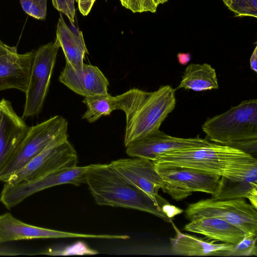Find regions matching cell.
Segmentation results:
<instances>
[{
  "mask_svg": "<svg viewBox=\"0 0 257 257\" xmlns=\"http://www.w3.org/2000/svg\"><path fill=\"white\" fill-rule=\"evenodd\" d=\"M153 162L156 168H191L234 180L257 183L255 157L240 149L214 143L168 152Z\"/></svg>",
  "mask_w": 257,
  "mask_h": 257,
  "instance_id": "6da1fadb",
  "label": "cell"
},
{
  "mask_svg": "<svg viewBox=\"0 0 257 257\" xmlns=\"http://www.w3.org/2000/svg\"><path fill=\"white\" fill-rule=\"evenodd\" d=\"M117 110L125 115L124 144L157 131L175 108V89L170 85L161 86L153 92L134 88L117 95Z\"/></svg>",
  "mask_w": 257,
  "mask_h": 257,
  "instance_id": "7a4b0ae2",
  "label": "cell"
},
{
  "mask_svg": "<svg viewBox=\"0 0 257 257\" xmlns=\"http://www.w3.org/2000/svg\"><path fill=\"white\" fill-rule=\"evenodd\" d=\"M86 184L96 203L99 205L138 210L154 215L168 223L173 222V218L164 211V205L156 204L109 164H101L89 172Z\"/></svg>",
  "mask_w": 257,
  "mask_h": 257,
  "instance_id": "3957f363",
  "label": "cell"
},
{
  "mask_svg": "<svg viewBox=\"0 0 257 257\" xmlns=\"http://www.w3.org/2000/svg\"><path fill=\"white\" fill-rule=\"evenodd\" d=\"M202 130L210 141L253 156L257 151V100L242 101L227 111L208 118L202 125Z\"/></svg>",
  "mask_w": 257,
  "mask_h": 257,
  "instance_id": "277c9868",
  "label": "cell"
},
{
  "mask_svg": "<svg viewBox=\"0 0 257 257\" xmlns=\"http://www.w3.org/2000/svg\"><path fill=\"white\" fill-rule=\"evenodd\" d=\"M68 122L60 115L30 127L10 160L0 171V182L20 169L52 143L68 139Z\"/></svg>",
  "mask_w": 257,
  "mask_h": 257,
  "instance_id": "5b68a950",
  "label": "cell"
},
{
  "mask_svg": "<svg viewBox=\"0 0 257 257\" xmlns=\"http://www.w3.org/2000/svg\"><path fill=\"white\" fill-rule=\"evenodd\" d=\"M101 165L91 164L62 168L16 184L5 183L0 194V201L10 210L28 197L43 190L66 184L80 185L86 183L89 172Z\"/></svg>",
  "mask_w": 257,
  "mask_h": 257,
  "instance_id": "8992f818",
  "label": "cell"
},
{
  "mask_svg": "<svg viewBox=\"0 0 257 257\" xmlns=\"http://www.w3.org/2000/svg\"><path fill=\"white\" fill-rule=\"evenodd\" d=\"M60 47L56 39L40 47L35 52L32 64L22 117L37 115L47 96L51 76Z\"/></svg>",
  "mask_w": 257,
  "mask_h": 257,
  "instance_id": "52a82bcc",
  "label": "cell"
},
{
  "mask_svg": "<svg viewBox=\"0 0 257 257\" xmlns=\"http://www.w3.org/2000/svg\"><path fill=\"white\" fill-rule=\"evenodd\" d=\"M256 209L245 198L219 200L211 198L189 204L185 216L190 221L200 216L218 218L238 227L246 234H257Z\"/></svg>",
  "mask_w": 257,
  "mask_h": 257,
  "instance_id": "ba28073f",
  "label": "cell"
},
{
  "mask_svg": "<svg viewBox=\"0 0 257 257\" xmlns=\"http://www.w3.org/2000/svg\"><path fill=\"white\" fill-rule=\"evenodd\" d=\"M77 152L68 139L56 141L38 154L4 182L16 184L53 170L77 166Z\"/></svg>",
  "mask_w": 257,
  "mask_h": 257,
  "instance_id": "9c48e42d",
  "label": "cell"
},
{
  "mask_svg": "<svg viewBox=\"0 0 257 257\" xmlns=\"http://www.w3.org/2000/svg\"><path fill=\"white\" fill-rule=\"evenodd\" d=\"M164 181L163 192L180 201L193 192L215 194L221 176L187 168H156Z\"/></svg>",
  "mask_w": 257,
  "mask_h": 257,
  "instance_id": "30bf717a",
  "label": "cell"
},
{
  "mask_svg": "<svg viewBox=\"0 0 257 257\" xmlns=\"http://www.w3.org/2000/svg\"><path fill=\"white\" fill-rule=\"evenodd\" d=\"M109 165L125 179L146 193L156 204L163 205V203L168 202L158 194L164 184L153 161L135 157L113 161Z\"/></svg>",
  "mask_w": 257,
  "mask_h": 257,
  "instance_id": "8fae6325",
  "label": "cell"
},
{
  "mask_svg": "<svg viewBox=\"0 0 257 257\" xmlns=\"http://www.w3.org/2000/svg\"><path fill=\"white\" fill-rule=\"evenodd\" d=\"M210 143L207 139L199 136L193 138H178L167 135L159 130L133 141L125 147L129 156L153 161L159 155L168 152L206 146Z\"/></svg>",
  "mask_w": 257,
  "mask_h": 257,
  "instance_id": "7c38bea8",
  "label": "cell"
},
{
  "mask_svg": "<svg viewBox=\"0 0 257 257\" xmlns=\"http://www.w3.org/2000/svg\"><path fill=\"white\" fill-rule=\"evenodd\" d=\"M114 234L66 232L41 227L22 222L10 213L0 215V243L38 238H89L113 239Z\"/></svg>",
  "mask_w": 257,
  "mask_h": 257,
  "instance_id": "4fadbf2b",
  "label": "cell"
},
{
  "mask_svg": "<svg viewBox=\"0 0 257 257\" xmlns=\"http://www.w3.org/2000/svg\"><path fill=\"white\" fill-rule=\"evenodd\" d=\"M34 55L33 51L19 54L16 47L0 40V91L15 89L25 93Z\"/></svg>",
  "mask_w": 257,
  "mask_h": 257,
  "instance_id": "5bb4252c",
  "label": "cell"
},
{
  "mask_svg": "<svg viewBox=\"0 0 257 257\" xmlns=\"http://www.w3.org/2000/svg\"><path fill=\"white\" fill-rule=\"evenodd\" d=\"M0 118V171L10 160L28 133L30 126L19 116L11 102L1 100Z\"/></svg>",
  "mask_w": 257,
  "mask_h": 257,
  "instance_id": "9a60e30c",
  "label": "cell"
},
{
  "mask_svg": "<svg viewBox=\"0 0 257 257\" xmlns=\"http://www.w3.org/2000/svg\"><path fill=\"white\" fill-rule=\"evenodd\" d=\"M58 80L69 89L84 97L108 94L109 81L96 66L83 64L82 71L76 73L66 63Z\"/></svg>",
  "mask_w": 257,
  "mask_h": 257,
  "instance_id": "2e32d148",
  "label": "cell"
},
{
  "mask_svg": "<svg viewBox=\"0 0 257 257\" xmlns=\"http://www.w3.org/2000/svg\"><path fill=\"white\" fill-rule=\"evenodd\" d=\"M186 231L202 234L209 238L235 245L246 234L242 229L214 217L200 216L185 225Z\"/></svg>",
  "mask_w": 257,
  "mask_h": 257,
  "instance_id": "e0dca14e",
  "label": "cell"
},
{
  "mask_svg": "<svg viewBox=\"0 0 257 257\" xmlns=\"http://www.w3.org/2000/svg\"><path fill=\"white\" fill-rule=\"evenodd\" d=\"M172 226L176 235L170 238L172 251L177 255L187 256L217 255L227 256L234 245L228 243H216L182 233L175 225Z\"/></svg>",
  "mask_w": 257,
  "mask_h": 257,
  "instance_id": "ac0fdd59",
  "label": "cell"
},
{
  "mask_svg": "<svg viewBox=\"0 0 257 257\" xmlns=\"http://www.w3.org/2000/svg\"><path fill=\"white\" fill-rule=\"evenodd\" d=\"M56 38L63 51L66 63L76 73L82 71L85 55L88 54L83 34L74 24L69 27L61 14L57 26Z\"/></svg>",
  "mask_w": 257,
  "mask_h": 257,
  "instance_id": "d6986e66",
  "label": "cell"
},
{
  "mask_svg": "<svg viewBox=\"0 0 257 257\" xmlns=\"http://www.w3.org/2000/svg\"><path fill=\"white\" fill-rule=\"evenodd\" d=\"M218 87L215 70L210 64L191 63L185 69L178 88L203 91Z\"/></svg>",
  "mask_w": 257,
  "mask_h": 257,
  "instance_id": "ffe728a7",
  "label": "cell"
},
{
  "mask_svg": "<svg viewBox=\"0 0 257 257\" xmlns=\"http://www.w3.org/2000/svg\"><path fill=\"white\" fill-rule=\"evenodd\" d=\"M215 200L247 198L257 208V183L247 180H234L221 177L217 193L212 196Z\"/></svg>",
  "mask_w": 257,
  "mask_h": 257,
  "instance_id": "44dd1931",
  "label": "cell"
},
{
  "mask_svg": "<svg viewBox=\"0 0 257 257\" xmlns=\"http://www.w3.org/2000/svg\"><path fill=\"white\" fill-rule=\"evenodd\" d=\"M83 102L86 106V110L82 118L88 122L96 121L103 116H107L115 110H117V97L108 93L84 97Z\"/></svg>",
  "mask_w": 257,
  "mask_h": 257,
  "instance_id": "7402d4cb",
  "label": "cell"
},
{
  "mask_svg": "<svg viewBox=\"0 0 257 257\" xmlns=\"http://www.w3.org/2000/svg\"><path fill=\"white\" fill-rule=\"evenodd\" d=\"M235 17H257V0H222Z\"/></svg>",
  "mask_w": 257,
  "mask_h": 257,
  "instance_id": "603a6c76",
  "label": "cell"
},
{
  "mask_svg": "<svg viewBox=\"0 0 257 257\" xmlns=\"http://www.w3.org/2000/svg\"><path fill=\"white\" fill-rule=\"evenodd\" d=\"M256 239L257 234H246L241 241L234 245L227 256H256Z\"/></svg>",
  "mask_w": 257,
  "mask_h": 257,
  "instance_id": "cb8c5ba5",
  "label": "cell"
},
{
  "mask_svg": "<svg viewBox=\"0 0 257 257\" xmlns=\"http://www.w3.org/2000/svg\"><path fill=\"white\" fill-rule=\"evenodd\" d=\"M24 11L31 17L44 20L47 12V0H20Z\"/></svg>",
  "mask_w": 257,
  "mask_h": 257,
  "instance_id": "d4e9b609",
  "label": "cell"
},
{
  "mask_svg": "<svg viewBox=\"0 0 257 257\" xmlns=\"http://www.w3.org/2000/svg\"><path fill=\"white\" fill-rule=\"evenodd\" d=\"M122 6L133 13H155L160 5L158 0H120Z\"/></svg>",
  "mask_w": 257,
  "mask_h": 257,
  "instance_id": "484cf974",
  "label": "cell"
},
{
  "mask_svg": "<svg viewBox=\"0 0 257 257\" xmlns=\"http://www.w3.org/2000/svg\"><path fill=\"white\" fill-rule=\"evenodd\" d=\"M54 7L64 14L71 24H74L75 17L74 0H52Z\"/></svg>",
  "mask_w": 257,
  "mask_h": 257,
  "instance_id": "4316f807",
  "label": "cell"
},
{
  "mask_svg": "<svg viewBox=\"0 0 257 257\" xmlns=\"http://www.w3.org/2000/svg\"><path fill=\"white\" fill-rule=\"evenodd\" d=\"M95 0H78V5L80 12L87 16L90 12Z\"/></svg>",
  "mask_w": 257,
  "mask_h": 257,
  "instance_id": "83f0119b",
  "label": "cell"
},
{
  "mask_svg": "<svg viewBox=\"0 0 257 257\" xmlns=\"http://www.w3.org/2000/svg\"><path fill=\"white\" fill-rule=\"evenodd\" d=\"M29 255L25 252L9 247L0 246V255Z\"/></svg>",
  "mask_w": 257,
  "mask_h": 257,
  "instance_id": "f1b7e54d",
  "label": "cell"
},
{
  "mask_svg": "<svg viewBox=\"0 0 257 257\" xmlns=\"http://www.w3.org/2000/svg\"><path fill=\"white\" fill-rule=\"evenodd\" d=\"M250 67L254 72H257V46H255L249 60Z\"/></svg>",
  "mask_w": 257,
  "mask_h": 257,
  "instance_id": "f546056e",
  "label": "cell"
},
{
  "mask_svg": "<svg viewBox=\"0 0 257 257\" xmlns=\"http://www.w3.org/2000/svg\"><path fill=\"white\" fill-rule=\"evenodd\" d=\"M177 58L180 64L185 65L190 61L191 55L189 53H179Z\"/></svg>",
  "mask_w": 257,
  "mask_h": 257,
  "instance_id": "4dcf8cb0",
  "label": "cell"
},
{
  "mask_svg": "<svg viewBox=\"0 0 257 257\" xmlns=\"http://www.w3.org/2000/svg\"><path fill=\"white\" fill-rule=\"evenodd\" d=\"M158 1L159 2V4H162L166 3L168 0H158Z\"/></svg>",
  "mask_w": 257,
  "mask_h": 257,
  "instance_id": "1f68e13d",
  "label": "cell"
},
{
  "mask_svg": "<svg viewBox=\"0 0 257 257\" xmlns=\"http://www.w3.org/2000/svg\"><path fill=\"white\" fill-rule=\"evenodd\" d=\"M1 112H2V105H1V102L0 100V118L1 116Z\"/></svg>",
  "mask_w": 257,
  "mask_h": 257,
  "instance_id": "d6a6232c",
  "label": "cell"
},
{
  "mask_svg": "<svg viewBox=\"0 0 257 257\" xmlns=\"http://www.w3.org/2000/svg\"><path fill=\"white\" fill-rule=\"evenodd\" d=\"M77 3H78V0H75Z\"/></svg>",
  "mask_w": 257,
  "mask_h": 257,
  "instance_id": "836d02e7",
  "label": "cell"
}]
</instances>
